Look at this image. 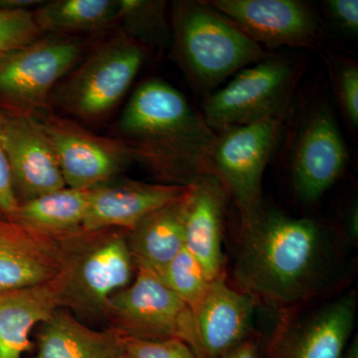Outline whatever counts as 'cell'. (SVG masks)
<instances>
[{"label": "cell", "mask_w": 358, "mask_h": 358, "mask_svg": "<svg viewBox=\"0 0 358 358\" xmlns=\"http://www.w3.org/2000/svg\"><path fill=\"white\" fill-rule=\"evenodd\" d=\"M338 254L326 230L275 209L242 226L234 278L242 292L280 312L301 307L331 288Z\"/></svg>", "instance_id": "1"}, {"label": "cell", "mask_w": 358, "mask_h": 358, "mask_svg": "<svg viewBox=\"0 0 358 358\" xmlns=\"http://www.w3.org/2000/svg\"><path fill=\"white\" fill-rule=\"evenodd\" d=\"M122 143L169 185H192L211 173L217 134L185 95L160 79L136 88L117 124Z\"/></svg>", "instance_id": "2"}, {"label": "cell", "mask_w": 358, "mask_h": 358, "mask_svg": "<svg viewBox=\"0 0 358 358\" xmlns=\"http://www.w3.org/2000/svg\"><path fill=\"white\" fill-rule=\"evenodd\" d=\"M171 26L181 67L195 88L207 95L268 55L207 1L173 2Z\"/></svg>", "instance_id": "3"}, {"label": "cell", "mask_w": 358, "mask_h": 358, "mask_svg": "<svg viewBox=\"0 0 358 358\" xmlns=\"http://www.w3.org/2000/svg\"><path fill=\"white\" fill-rule=\"evenodd\" d=\"M305 69L300 59L267 55L239 71L202 105L205 122L216 134L275 115H285Z\"/></svg>", "instance_id": "4"}, {"label": "cell", "mask_w": 358, "mask_h": 358, "mask_svg": "<svg viewBox=\"0 0 358 358\" xmlns=\"http://www.w3.org/2000/svg\"><path fill=\"white\" fill-rule=\"evenodd\" d=\"M127 233L113 229L68 238L63 307L105 315L110 299L134 280Z\"/></svg>", "instance_id": "5"}, {"label": "cell", "mask_w": 358, "mask_h": 358, "mask_svg": "<svg viewBox=\"0 0 358 358\" xmlns=\"http://www.w3.org/2000/svg\"><path fill=\"white\" fill-rule=\"evenodd\" d=\"M285 115H275L217 133L210 167L236 204L242 226L263 210V176L284 126Z\"/></svg>", "instance_id": "6"}, {"label": "cell", "mask_w": 358, "mask_h": 358, "mask_svg": "<svg viewBox=\"0 0 358 358\" xmlns=\"http://www.w3.org/2000/svg\"><path fill=\"white\" fill-rule=\"evenodd\" d=\"M143 60V46L122 32L98 47L61 85L56 99L71 114L99 119L121 102Z\"/></svg>", "instance_id": "7"}, {"label": "cell", "mask_w": 358, "mask_h": 358, "mask_svg": "<svg viewBox=\"0 0 358 358\" xmlns=\"http://www.w3.org/2000/svg\"><path fill=\"white\" fill-rule=\"evenodd\" d=\"M105 315L110 327L127 338L179 339L192 350L194 345L192 308L150 271L136 268L133 282L110 299Z\"/></svg>", "instance_id": "8"}, {"label": "cell", "mask_w": 358, "mask_h": 358, "mask_svg": "<svg viewBox=\"0 0 358 358\" xmlns=\"http://www.w3.org/2000/svg\"><path fill=\"white\" fill-rule=\"evenodd\" d=\"M83 44L66 37H47L0 58V109L33 114L81 57Z\"/></svg>", "instance_id": "9"}, {"label": "cell", "mask_w": 358, "mask_h": 358, "mask_svg": "<svg viewBox=\"0 0 358 358\" xmlns=\"http://www.w3.org/2000/svg\"><path fill=\"white\" fill-rule=\"evenodd\" d=\"M357 313L353 291L315 307L282 310L265 358H343Z\"/></svg>", "instance_id": "10"}, {"label": "cell", "mask_w": 358, "mask_h": 358, "mask_svg": "<svg viewBox=\"0 0 358 358\" xmlns=\"http://www.w3.org/2000/svg\"><path fill=\"white\" fill-rule=\"evenodd\" d=\"M345 138L331 108L320 103L310 110L294 143L292 185L305 203L317 201L338 181L348 164Z\"/></svg>", "instance_id": "11"}, {"label": "cell", "mask_w": 358, "mask_h": 358, "mask_svg": "<svg viewBox=\"0 0 358 358\" xmlns=\"http://www.w3.org/2000/svg\"><path fill=\"white\" fill-rule=\"evenodd\" d=\"M37 119L55 152L66 187L92 189L109 182L133 159L122 141L100 138L57 115Z\"/></svg>", "instance_id": "12"}, {"label": "cell", "mask_w": 358, "mask_h": 358, "mask_svg": "<svg viewBox=\"0 0 358 358\" xmlns=\"http://www.w3.org/2000/svg\"><path fill=\"white\" fill-rule=\"evenodd\" d=\"M207 2L260 46L310 48L319 39V17L306 2L298 0H209Z\"/></svg>", "instance_id": "13"}, {"label": "cell", "mask_w": 358, "mask_h": 358, "mask_svg": "<svg viewBox=\"0 0 358 358\" xmlns=\"http://www.w3.org/2000/svg\"><path fill=\"white\" fill-rule=\"evenodd\" d=\"M1 134L18 202L66 187L57 157L33 114L1 110Z\"/></svg>", "instance_id": "14"}, {"label": "cell", "mask_w": 358, "mask_h": 358, "mask_svg": "<svg viewBox=\"0 0 358 358\" xmlns=\"http://www.w3.org/2000/svg\"><path fill=\"white\" fill-rule=\"evenodd\" d=\"M257 301L227 284L226 275L210 282L203 298L192 310L197 358H221L248 338Z\"/></svg>", "instance_id": "15"}, {"label": "cell", "mask_w": 358, "mask_h": 358, "mask_svg": "<svg viewBox=\"0 0 358 358\" xmlns=\"http://www.w3.org/2000/svg\"><path fill=\"white\" fill-rule=\"evenodd\" d=\"M68 253L67 238L46 236L0 215V293L55 279Z\"/></svg>", "instance_id": "16"}, {"label": "cell", "mask_w": 358, "mask_h": 358, "mask_svg": "<svg viewBox=\"0 0 358 358\" xmlns=\"http://www.w3.org/2000/svg\"><path fill=\"white\" fill-rule=\"evenodd\" d=\"M190 185L124 180L92 188L82 232L133 229L143 219L182 199Z\"/></svg>", "instance_id": "17"}, {"label": "cell", "mask_w": 358, "mask_h": 358, "mask_svg": "<svg viewBox=\"0 0 358 358\" xmlns=\"http://www.w3.org/2000/svg\"><path fill=\"white\" fill-rule=\"evenodd\" d=\"M228 195L213 173L200 176L185 201V247L212 282L225 275L224 218Z\"/></svg>", "instance_id": "18"}, {"label": "cell", "mask_w": 358, "mask_h": 358, "mask_svg": "<svg viewBox=\"0 0 358 358\" xmlns=\"http://www.w3.org/2000/svg\"><path fill=\"white\" fill-rule=\"evenodd\" d=\"M64 270L55 279L0 293V358H23L30 334L63 307Z\"/></svg>", "instance_id": "19"}, {"label": "cell", "mask_w": 358, "mask_h": 358, "mask_svg": "<svg viewBox=\"0 0 358 358\" xmlns=\"http://www.w3.org/2000/svg\"><path fill=\"white\" fill-rule=\"evenodd\" d=\"M30 358H124L122 338L112 327L96 331L59 308L40 327Z\"/></svg>", "instance_id": "20"}, {"label": "cell", "mask_w": 358, "mask_h": 358, "mask_svg": "<svg viewBox=\"0 0 358 358\" xmlns=\"http://www.w3.org/2000/svg\"><path fill=\"white\" fill-rule=\"evenodd\" d=\"M187 193L178 201L152 212L128 231L127 240L136 270L157 274L185 248Z\"/></svg>", "instance_id": "21"}, {"label": "cell", "mask_w": 358, "mask_h": 358, "mask_svg": "<svg viewBox=\"0 0 358 358\" xmlns=\"http://www.w3.org/2000/svg\"><path fill=\"white\" fill-rule=\"evenodd\" d=\"M91 189L64 187L18 206L14 222L46 236L64 239L82 232Z\"/></svg>", "instance_id": "22"}, {"label": "cell", "mask_w": 358, "mask_h": 358, "mask_svg": "<svg viewBox=\"0 0 358 358\" xmlns=\"http://www.w3.org/2000/svg\"><path fill=\"white\" fill-rule=\"evenodd\" d=\"M119 0H56L33 13L42 33L94 31L117 21Z\"/></svg>", "instance_id": "23"}, {"label": "cell", "mask_w": 358, "mask_h": 358, "mask_svg": "<svg viewBox=\"0 0 358 358\" xmlns=\"http://www.w3.org/2000/svg\"><path fill=\"white\" fill-rule=\"evenodd\" d=\"M117 21L124 33L141 46L164 49L173 40L166 18V2L152 0H119Z\"/></svg>", "instance_id": "24"}, {"label": "cell", "mask_w": 358, "mask_h": 358, "mask_svg": "<svg viewBox=\"0 0 358 358\" xmlns=\"http://www.w3.org/2000/svg\"><path fill=\"white\" fill-rule=\"evenodd\" d=\"M157 275L192 310L199 305L210 285L199 261L185 247Z\"/></svg>", "instance_id": "25"}, {"label": "cell", "mask_w": 358, "mask_h": 358, "mask_svg": "<svg viewBox=\"0 0 358 358\" xmlns=\"http://www.w3.org/2000/svg\"><path fill=\"white\" fill-rule=\"evenodd\" d=\"M41 35L31 11L0 9V58L32 43Z\"/></svg>", "instance_id": "26"}, {"label": "cell", "mask_w": 358, "mask_h": 358, "mask_svg": "<svg viewBox=\"0 0 358 358\" xmlns=\"http://www.w3.org/2000/svg\"><path fill=\"white\" fill-rule=\"evenodd\" d=\"M333 70L339 106L348 122L357 128L358 66L355 61L336 60Z\"/></svg>", "instance_id": "27"}, {"label": "cell", "mask_w": 358, "mask_h": 358, "mask_svg": "<svg viewBox=\"0 0 358 358\" xmlns=\"http://www.w3.org/2000/svg\"><path fill=\"white\" fill-rule=\"evenodd\" d=\"M122 338L124 358H197L192 348L179 339L150 341Z\"/></svg>", "instance_id": "28"}, {"label": "cell", "mask_w": 358, "mask_h": 358, "mask_svg": "<svg viewBox=\"0 0 358 358\" xmlns=\"http://www.w3.org/2000/svg\"><path fill=\"white\" fill-rule=\"evenodd\" d=\"M1 120L0 110V215L13 220L20 206V202L14 192L10 166L2 141Z\"/></svg>", "instance_id": "29"}, {"label": "cell", "mask_w": 358, "mask_h": 358, "mask_svg": "<svg viewBox=\"0 0 358 358\" xmlns=\"http://www.w3.org/2000/svg\"><path fill=\"white\" fill-rule=\"evenodd\" d=\"M324 7L329 20L346 34L357 36L358 32L357 0H327Z\"/></svg>", "instance_id": "30"}, {"label": "cell", "mask_w": 358, "mask_h": 358, "mask_svg": "<svg viewBox=\"0 0 358 358\" xmlns=\"http://www.w3.org/2000/svg\"><path fill=\"white\" fill-rule=\"evenodd\" d=\"M221 358H260V339L253 334Z\"/></svg>", "instance_id": "31"}, {"label": "cell", "mask_w": 358, "mask_h": 358, "mask_svg": "<svg viewBox=\"0 0 358 358\" xmlns=\"http://www.w3.org/2000/svg\"><path fill=\"white\" fill-rule=\"evenodd\" d=\"M43 2L38 0H0V9L29 10L30 7L40 6Z\"/></svg>", "instance_id": "32"}, {"label": "cell", "mask_w": 358, "mask_h": 358, "mask_svg": "<svg viewBox=\"0 0 358 358\" xmlns=\"http://www.w3.org/2000/svg\"><path fill=\"white\" fill-rule=\"evenodd\" d=\"M357 205H353L350 208V213L346 217V227H348V232H350V237L352 239L357 238Z\"/></svg>", "instance_id": "33"}, {"label": "cell", "mask_w": 358, "mask_h": 358, "mask_svg": "<svg viewBox=\"0 0 358 358\" xmlns=\"http://www.w3.org/2000/svg\"><path fill=\"white\" fill-rule=\"evenodd\" d=\"M343 358H358L357 336H355V338H353L352 343L348 345Z\"/></svg>", "instance_id": "34"}]
</instances>
